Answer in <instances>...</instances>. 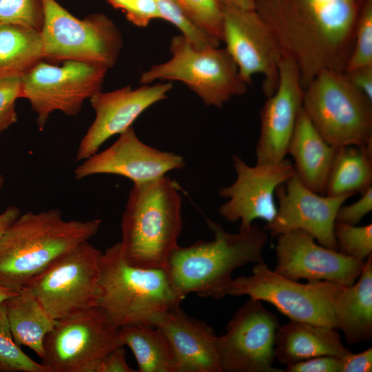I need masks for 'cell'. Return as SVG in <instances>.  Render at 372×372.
<instances>
[{
    "label": "cell",
    "mask_w": 372,
    "mask_h": 372,
    "mask_svg": "<svg viewBox=\"0 0 372 372\" xmlns=\"http://www.w3.org/2000/svg\"><path fill=\"white\" fill-rule=\"evenodd\" d=\"M205 220L214 239L198 240L188 247L178 246L168 261L166 269L183 299L192 293L220 299L227 295L236 269L249 263L264 262L262 251L268 236L263 228L251 225L234 234L216 221Z\"/></svg>",
    "instance_id": "2"
},
{
    "label": "cell",
    "mask_w": 372,
    "mask_h": 372,
    "mask_svg": "<svg viewBox=\"0 0 372 372\" xmlns=\"http://www.w3.org/2000/svg\"><path fill=\"white\" fill-rule=\"evenodd\" d=\"M172 83L145 84L137 89L130 85L108 92H99L89 100L95 117L80 141L76 162L97 153L109 138L132 127L148 107L166 98Z\"/></svg>",
    "instance_id": "18"
},
{
    "label": "cell",
    "mask_w": 372,
    "mask_h": 372,
    "mask_svg": "<svg viewBox=\"0 0 372 372\" xmlns=\"http://www.w3.org/2000/svg\"><path fill=\"white\" fill-rule=\"evenodd\" d=\"M101 254L85 241L59 256L23 287L56 320L96 306Z\"/></svg>",
    "instance_id": "10"
},
{
    "label": "cell",
    "mask_w": 372,
    "mask_h": 372,
    "mask_svg": "<svg viewBox=\"0 0 372 372\" xmlns=\"http://www.w3.org/2000/svg\"><path fill=\"white\" fill-rule=\"evenodd\" d=\"M359 200L349 205H342L337 213L335 222L356 225L372 210V187L361 194Z\"/></svg>",
    "instance_id": "37"
},
{
    "label": "cell",
    "mask_w": 372,
    "mask_h": 372,
    "mask_svg": "<svg viewBox=\"0 0 372 372\" xmlns=\"http://www.w3.org/2000/svg\"><path fill=\"white\" fill-rule=\"evenodd\" d=\"M120 347L124 346L119 328L94 306L56 320L45 338L41 363L49 372H84Z\"/></svg>",
    "instance_id": "12"
},
{
    "label": "cell",
    "mask_w": 372,
    "mask_h": 372,
    "mask_svg": "<svg viewBox=\"0 0 372 372\" xmlns=\"http://www.w3.org/2000/svg\"><path fill=\"white\" fill-rule=\"evenodd\" d=\"M351 353L333 327L289 320L276 331L275 358L286 366L316 356L344 358Z\"/></svg>",
    "instance_id": "23"
},
{
    "label": "cell",
    "mask_w": 372,
    "mask_h": 372,
    "mask_svg": "<svg viewBox=\"0 0 372 372\" xmlns=\"http://www.w3.org/2000/svg\"><path fill=\"white\" fill-rule=\"evenodd\" d=\"M279 321L260 300L249 298L218 336L222 372H284L273 366Z\"/></svg>",
    "instance_id": "13"
},
{
    "label": "cell",
    "mask_w": 372,
    "mask_h": 372,
    "mask_svg": "<svg viewBox=\"0 0 372 372\" xmlns=\"http://www.w3.org/2000/svg\"><path fill=\"white\" fill-rule=\"evenodd\" d=\"M343 358L320 355L286 366L284 372H342Z\"/></svg>",
    "instance_id": "36"
},
{
    "label": "cell",
    "mask_w": 372,
    "mask_h": 372,
    "mask_svg": "<svg viewBox=\"0 0 372 372\" xmlns=\"http://www.w3.org/2000/svg\"><path fill=\"white\" fill-rule=\"evenodd\" d=\"M43 22V0H0V23L41 32Z\"/></svg>",
    "instance_id": "33"
},
{
    "label": "cell",
    "mask_w": 372,
    "mask_h": 372,
    "mask_svg": "<svg viewBox=\"0 0 372 372\" xmlns=\"http://www.w3.org/2000/svg\"><path fill=\"white\" fill-rule=\"evenodd\" d=\"M5 183V178L3 175L0 172V203H1V193L2 191V189L4 186ZM1 212V207H0V213Z\"/></svg>",
    "instance_id": "45"
},
{
    "label": "cell",
    "mask_w": 372,
    "mask_h": 372,
    "mask_svg": "<svg viewBox=\"0 0 372 372\" xmlns=\"http://www.w3.org/2000/svg\"><path fill=\"white\" fill-rule=\"evenodd\" d=\"M223 7L240 10H255L256 0H218Z\"/></svg>",
    "instance_id": "43"
},
{
    "label": "cell",
    "mask_w": 372,
    "mask_h": 372,
    "mask_svg": "<svg viewBox=\"0 0 372 372\" xmlns=\"http://www.w3.org/2000/svg\"><path fill=\"white\" fill-rule=\"evenodd\" d=\"M41 60V32L0 23V79L21 78Z\"/></svg>",
    "instance_id": "27"
},
{
    "label": "cell",
    "mask_w": 372,
    "mask_h": 372,
    "mask_svg": "<svg viewBox=\"0 0 372 372\" xmlns=\"http://www.w3.org/2000/svg\"><path fill=\"white\" fill-rule=\"evenodd\" d=\"M372 184V145L337 147L326 189L327 196L362 194Z\"/></svg>",
    "instance_id": "26"
},
{
    "label": "cell",
    "mask_w": 372,
    "mask_h": 372,
    "mask_svg": "<svg viewBox=\"0 0 372 372\" xmlns=\"http://www.w3.org/2000/svg\"><path fill=\"white\" fill-rule=\"evenodd\" d=\"M114 8L123 10L128 18L134 14L145 0H106Z\"/></svg>",
    "instance_id": "41"
},
{
    "label": "cell",
    "mask_w": 372,
    "mask_h": 372,
    "mask_svg": "<svg viewBox=\"0 0 372 372\" xmlns=\"http://www.w3.org/2000/svg\"><path fill=\"white\" fill-rule=\"evenodd\" d=\"M63 62L57 66L41 60L20 78L21 98L29 101L40 131L52 112L76 116L85 101L102 89L107 68L76 61Z\"/></svg>",
    "instance_id": "11"
},
{
    "label": "cell",
    "mask_w": 372,
    "mask_h": 372,
    "mask_svg": "<svg viewBox=\"0 0 372 372\" xmlns=\"http://www.w3.org/2000/svg\"><path fill=\"white\" fill-rule=\"evenodd\" d=\"M336 328L346 341L358 344L372 338V254L365 261L356 281L343 286L335 304Z\"/></svg>",
    "instance_id": "24"
},
{
    "label": "cell",
    "mask_w": 372,
    "mask_h": 372,
    "mask_svg": "<svg viewBox=\"0 0 372 372\" xmlns=\"http://www.w3.org/2000/svg\"><path fill=\"white\" fill-rule=\"evenodd\" d=\"M44 22L41 35L43 59L58 62L76 61L103 66L116 63L123 45L121 31L103 13L80 19L56 0H43Z\"/></svg>",
    "instance_id": "8"
},
{
    "label": "cell",
    "mask_w": 372,
    "mask_h": 372,
    "mask_svg": "<svg viewBox=\"0 0 372 372\" xmlns=\"http://www.w3.org/2000/svg\"><path fill=\"white\" fill-rule=\"evenodd\" d=\"M21 96L20 78L0 79V132L17 123L16 101Z\"/></svg>",
    "instance_id": "35"
},
{
    "label": "cell",
    "mask_w": 372,
    "mask_h": 372,
    "mask_svg": "<svg viewBox=\"0 0 372 372\" xmlns=\"http://www.w3.org/2000/svg\"><path fill=\"white\" fill-rule=\"evenodd\" d=\"M372 371V348L360 353H351L343 358L342 372H371Z\"/></svg>",
    "instance_id": "40"
},
{
    "label": "cell",
    "mask_w": 372,
    "mask_h": 372,
    "mask_svg": "<svg viewBox=\"0 0 372 372\" xmlns=\"http://www.w3.org/2000/svg\"><path fill=\"white\" fill-rule=\"evenodd\" d=\"M99 267L96 306L117 328L134 323L153 326L183 300L167 269L130 264L120 242L102 253Z\"/></svg>",
    "instance_id": "5"
},
{
    "label": "cell",
    "mask_w": 372,
    "mask_h": 372,
    "mask_svg": "<svg viewBox=\"0 0 372 372\" xmlns=\"http://www.w3.org/2000/svg\"><path fill=\"white\" fill-rule=\"evenodd\" d=\"M17 291L0 284V304L6 302L17 293Z\"/></svg>",
    "instance_id": "44"
},
{
    "label": "cell",
    "mask_w": 372,
    "mask_h": 372,
    "mask_svg": "<svg viewBox=\"0 0 372 372\" xmlns=\"http://www.w3.org/2000/svg\"><path fill=\"white\" fill-rule=\"evenodd\" d=\"M232 162L236 178L218 191L220 197L227 199L220 206V214L229 222L239 220L240 230L249 228L256 219L271 223L277 212L276 190L295 174L293 165L285 158L250 166L237 155L232 156Z\"/></svg>",
    "instance_id": "15"
},
{
    "label": "cell",
    "mask_w": 372,
    "mask_h": 372,
    "mask_svg": "<svg viewBox=\"0 0 372 372\" xmlns=\"http://www.w3.org/2000/svg\"><path fill=\"white\" fill-rule=\"evenodd\" d=\"M349 82L372 101V65L344 72Z\"/></svg>",
    "instance_id": "39"
},
{
    "label": "cell",
    "mask_w": 372,
    "mask_h": 372,
    "mask_svg": "<svg viewBox=\"0 0 372 372\" xmlns=\"http://www.w3.org/2000/svg\"><path fill=\"white\" fill-rule=\"evenodd\" d=\"M336 150L319 134L302 108L287 150L293 158L300 181L314 192L326 195Z\"/></svg>",
    "instance_id": "22"
},
{
    "label": "cell",
    "mask_w": 372,
    "mask_h": 372,
    "mask_svg": "<svg viewBox=\"0 0 372 372\" xmlns=\"http://www.w3.org/2000/svg\"><path fill=\"white\" fill-rule=\"evenodd\" d=\"M153 326L169 343L175 372H222L218 336L205 322L189 317L179 307L163 314Z\"/></svg>",
    "instance_id": "21"
},
{
    "label": "cell",
    "mask_w": 372,
    "mask_h": 372,
    "mask_svg": "<svg viewBox=\"0 0 372 372\" xmlns=\"http://www.w3.org/2000/svg\"><path fill=\"white\" fill-rule=\"evenodd\" d=\"M0 372H49L27 355L12 336L5 302L0 304Z\"/></svg>",
    "instance_id": "29"
},
{
    "label": "cell",
    "mask_w": 372,
    "mask_h": 372,
    "mask_svg": "<svg viewBox=\"0 0 372 372\" xmlns=\"http://www.w3.org/2000/svg\"><path fill=\"white\" fill-rule=\"evenodd\" d=\"M168 61L152 65L141 75L142 84L156 80L185 83L208 106L221 108L233 97L243 95L249 85L225 48H200L183 34L172 38Z\"/></svg>",
    "instance_id": "7"
},
{
    "label": "cell",
    "mask_w": 372,
    "mask_h": 372,
    "mask_svg": "<svg viewBox=\"0 0 372 372\" xmlns=\"http://www.w3.org/2000/svg\"><path fill=\"white\" fill-rule=\"evenodd\" d=\"M223 42L248 85L252 76H263L262 91L267 98L276 91L282 49L271 30L256 10L223 7Z\"/></svg>",
    "instance_id": "14"
},
{
    "label": "cell",
    "mask_w": 372,
    "mask_h": 372,
    "mask_svg": "<svg viewBox=\"0 0 372 372\" xmlns=\"http://www.w3.org/2000/svg\"><path fill=\"white\" fill-rule=\"evenodd\" d=\"M101 225L99 218L65 220L58 208L21 214L0 237V284L18 291Z\"/></svg>",
    "instance_id": "3"
},
{
    "label": "cell",
    "mask_w": 372,
    "mask_h": 372,
    "mask_svg": "<svg viewBox=\"0 0 372 372\" xmlns=\"http://www.w3.org/2000/svg\"><path fill=\"white\" fill-rule=\"evenodd\" d=\"M302 109L330 145H372V101L344 72L324 70L304 90Z\"/></svg>",
    "instance_id": "6"
},
{
    "label": "cell",
    "mask_w": 372,
    "mask_h": 372,
    "mask_svg": "<svg viewBox=\"0 0 372 372\" xmlns=\"http://www.w3.org/2000/svg\"><path fill=\"white\" fill-rule=\"evenodd\" d=\"M362 1L256 0L255 10L298 67L304 90L322 70L344 71Z\"/></svg>",
    "instance_id": "1"
},
{
    "label": "cell",
    "mask_w": 372,
    "mask_h": 372,
    "mask_svg": "<svg viewBox=\"0 0 372 372\" xmlns=\"http://www.w3.org/2000/svg\"><path fill=\"white\" fill-rule=\"evenodd\" d=\"M185 165L181 156L161 151L142 142L132 126L119 134L108 148L84 160L75 168L74 176L81 180L94 175L112 174L141 183L165 176Z\"/></svg>",
    "instance_id": "19"
},
{
    "label": "cell",
    "mask_w": 372,
    "mask_h": 372,
    "mask_svg": "<svg viewBox=\"0 0 372 372\" xmlns=\"http://www.w3.org/2000/svg\"><path fill=\"white\" fill-rule=\"evenodd\" d=\"M20 215L21 210L16 206H9L0 213V237Z\"/></svg>",
    "instance_id": "42"
},
{
    "label": "cell",
    "mask_w": 372,
    "mask_h": 372,
    "mask_svg": "<svg viewBox=\"0 0 372 372\" xmlns=\"http://www.w3.org/2000/svg\"><path fill=\"white\" fill-rule=\"evenodd\" d=\"M182 200L176 183L163 176L134 183L121 218L123 253L142 268L167 269L178 246Z\"/></svg>",
    "instance_id": "4"
},
{
    "label": "cell",
    "mask_w": 372,
    "mask_h": 372,
    "mask_svg": "<svg viewBox=\"0 0 372 372\" xmlns=\"http://www.w3.org/2000/svg\"><path fill=\"white\" fill-rule=\"evenodd\" d=\"M334 236L337 251L365 261L372 254V224L357 226L335 222Z\"/></svg>",
    "instance_id": "32"
},
{
    "label": "cell",
    "mask_w": 372,
    "mask_h": 372,
    "mask_svg": "<svg viewBox=\"0 0 372 372\" xmlns=\"http://www.w3.org/2000/svg\"><path fill=\"white\" fill-rule=\"evenodd\" d=\"M278 207L273 220L263 229L271 236L293 230L310 234L321 245L337 250L334 226L339 208L352 196L322 195L303 185L296 174L275 192Z\"/></svg>",
    "instance_id": "16"
},
{
    "label": "cell",
    "mask_w": 372,
    "mask_h": 372,
    "mask_svg": "<svg viewBox=\"0 0 372 372\" xmlns=\"http://www.w3.org/2000/svg\"><path fill=\"white\" fill-rule=\"evenodd\" d=\"M304 88L294 61L283 55L275 92L260 111V132L256 147V163H278L287 154L299 114Z\"/></svg>",
    "instance_id": "20"
},
{
    "label": "cell",
    "mask_w": 372,
    "mask_h": 372,
    "mask_svg": "<svg viewBox=\"0 0 372 372\" xmlns=\"http://www.w3.org/2000/svg\"><path fill=\"white\" fill-rule=\"evenodd\" d=\"M343 286L322 280L300 283L277 274L264 262L256 263L251 275L233 278L227 294L267 302L290 320L337 329L335 304Z\"/></svg>",
    "instance_id": "9"
},
{
    "label": "cell",
    "mask_w": 372,
    "mask_h": 372,
    "mask_svg": "<svg viewBox=\"0 0 372 372\" xmlns=\"http://www.w3.org/2000/svg\"><path fill=\"white\" fill-rule=\"evenodd\" d=\"M276 237V265L273 271L283 277L294 280H327L350 286L364 268L366 260L318 245L305 231L293 230Z\"/></svg>",
    "instance_id": "17"
},
{
    "label": "cell",
    "mask_w": 372,
    "mask_h": 372,
    "mask_svg": "<svg viewBox=\"0 0 372 372\" xmlns=\"http://www.w3.org/2000/svg\"><path fill=\"white\" fill-rule=\"evenodd\" d=\"M127 362L123 347H118L89 365L84 372H136Z\"/></svg>",
    "instance_id": "38"
},
{
    "label": "cell",
    "mask_w": 372,
    "mask_h": 372,
    "mask_svg": "<svg viewBox=\"0 0 372 372\" xmlns=\"http://www.w3.org/2000/svg\"><path fill=\"white\" fill-rule=\"evenodd\" d=\"M372 65V0H362L353 35L351 52L345 71Z\"/></svg>",
    "instance_id": "31"
},
{
    "label": "cell",
    "mask_w": 372,
    "mask_h": 372,
    "mask_svg": "<svg viewBox=\"0 0 372 372\" xmlns=\"http://www.w3.org/2000/svg\"><path fill=\"white\" fill-rule=\"evenodd\" d=\"M196 28L223 41V6L218 0H172Z\"/></svg>",
    "instance_id": "30"
},
{
    "label": "cell",
    "mask_w": 372,
    "mask_h": 372,
    "mask_svg": "<svg viewBox=\"0 0 372 372\" xmlns=\"http://www.w3.org/2000/svg\"><path fill=\"white\" fill-rule=\"evenodd\" d=\"M121 342L132 351L139 372H175L172 348L157 327L134 323L119 328Z\"/></svg>",
    "instance_id": "28"
},
{
    "label": "cell",
    "mask_w": 372,
    "mask_h": 372,
    "mask_svg": "<svg viewBox=\"0 0 372 372\" xmlns=\"http://www.w3.org/2000/svg\"><path fill=\"white\" fill-rule=\"evenodd\" d=\"M154 1L159 10L161 19L176 26L181 34L196 45L200 48L220 45L219 41L201 31L188 21L172 0Z\"/></svg>",
    "instance_id": "34"
},
{
    "label": "cell",
    "mask_w": 372,
    "mask_h": 372,
    "mask_svg": "<svg viewBox=\"0 0 372 372\" xmlns=\"http://www.w3.org/2000/svg\"><path fill=\"white\" fill-rule=\"evenodd\" d=\"M11 332L19 346H25L40 358L44 353L46 335L56 320L45 310L37 299L22 287L5 302Z\"/></svg>",
    "instance_id": "25"
}]
</instances>
